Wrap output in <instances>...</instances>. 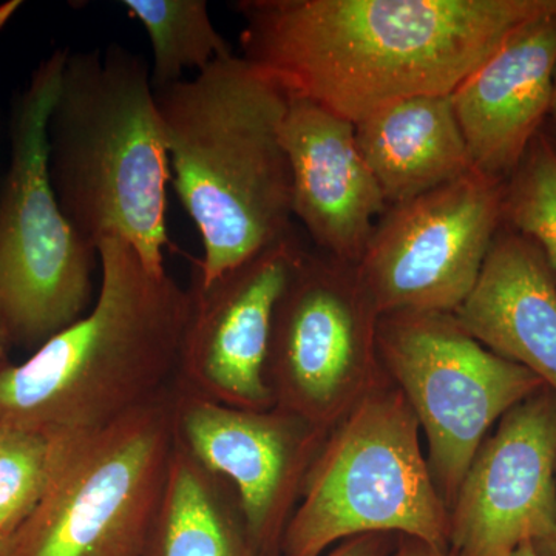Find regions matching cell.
<instances>
[{"label": "cell", "mask_w": 556, "mask_h": 556, "mask_svg": "<svg viewBox=\"0 0 556 556\" xmlns=\"http://www.w3.org/2000/svg\"><path fill=\"white\" fill-rule=\"evenodd\" d=\"M504 225L543 249L556 270V152L544 131L504 182Z\"/></svg>", "instance_id": "ffe728a7"}, {"label": "cell", "mask_w": 556, "mask_h": 556, "mask_svg": "<svg viewBox=\"0 0 556 556\" xmlns=\"http://www.w3.org/2000/svg\"><path fill=\"white\" fill-rule=\"evenodd\" d=\"M142 556H260L236 489L178 442Z\"/></svg>", "instance_id": "ac0fdd59"}, {"label": "cell", "mask_w": 556, "mask_h": 556, "mask_svg": "<svg viewBox=\"0 0 556 556\" xmlns=\"http://www.w3.org/2000/svg\"><path fill=\"white\" fill-rule=\"evenodd\" d=\"M354 129L388 206L475 170L452 94L394 102L358 121Z\"/></svg>", "instance_id": "e0dca14e"}, {"label": "cell", "mask_w": 556, "mask_h": 556, "mask_svg": "<svg viewBox=\"0 0 556 556\" xmlns=\"http://www.w3.org/2000/svg\"><path fill=\"white\" fill-rule=\"evenodd\" d=\"M508 556H540L536 554L535 547H533V544H525V546H521L517 548V551L514 552V554H510Z\"/></svg>", "instance_id": "83f0119b"}, {"label": "cell", "mask_w": 556, "mask_h": 556, "mask_svg": "<svg viewBox=\"0 0 556 556\" xmlns=\"http://www.w3.org/2000/svg\"><path fill=\"white\" fill-rule=\"evenodd\" d=\"M67 54L43 61L22 94L0 195V314L9 343L35 350L93 305L98 249L70 225L50 177L49 121Z\"/></svg>", "instance_id": "52a82bcc"}, {"label": "cell", "mask_w": 556, "mask_h": 556, "mask_svg": "<svg viewBox=\"0 0 556 556\" xmlns=\"http://www.w3.org/2000/svg\"><path fill=\"white\" fill-rule=\"evenodd\" d=\"M556 9L511 33L452 93L473 169L506 182L551 110Z\"/></svg>", "instance_id": "9a60e30c"}, {"label": "cell", "mask_w": 556, "mask_h": 556, "mask_svg": "<svg viewBox=\"0 0 556 556\" xmlns=\"http://www.w3.org/2000/svg\"><path fill=\"white\" fill-rule=\"evenodd\" d=\"M533 547L540 556H556V521L548 535L533 544Z\"/></svg>", "instance_id": "d4e9b609"}, {"label": "cell", "mask_w": 556, "mask_h": 556, "mask_svg": "<svg viewBox=\"0 0 556 556\" xmlns=\"http://www.w3.org/2000/svg\"><path fill=\"white\" fill-rule=\"evenodd\" d=\"M175 434L236 489L257 554L280 556L281 538L328 433L278 407H229L175 387Z\"/></svg>", "instance_id": "7c38bea8"}, {"label": "cell", "mask_w": 556, "mask_h": 556, "mask_svg": "<svg viewBox=\"0 0 556 556\" xmlns=\"http://www.w3.org/2000/svg\"><path fill=\"white\" fill-rule=\"evenodd\" d=\"M305 251L294 229L208 285L193 278L179 391L229 407H276L266 379L274 311Z\"/></svg>", "instance_id": "8fae6325"}, {"label": "cell", "mask_w": 556, "mask_h": 556, "mask_svg": "<svg viewBox=\"0 0 556 556\" xmlns=\"http://www.w3.org/2000/svg\"><path fill=\"white\" fill-rule=\"evenodd\" d=\"M98 258L89 313L22 364L0 365V424L49 437L87 433L174 386L189 289L152 273L126 241L102 240Z\"/></svg>", "instance_id": "3957f363"}, {"label": "cell", "mask_w": 556, "mask_h": 556, "mask_svg": "<svg viewBox=\"0 0 556 556\" xmlns=\"http://www.w3.org/2000/svg\"><path fill=\"white\" fill-rule=\"evenodd\" d=\"M14 10V7L11 5H3V7H0V24H2V22H5L7 20H9L10 17V14H11V11Z\"/></svg>", "instance_id": "f1b7e54d"}, {"label": "cell", "mask_w": 556, "mask_h": 556, "mask_svg": "<svg viewBox=\"0 0 556 556\" xmlns=\"http://www.w3.org/2000/svg\"><path fill=\"white\" fill-rule=\"evenodd\" d=\"M556 0H240L241 58L289 97L358 123L452 94Z\"/></svg>", "instance_id": "6da1fadb"}, {"label": "cell", "mask_w": 556, "mask_h": 556, "mask_svg": "<svg viewBox=\"0 0 556 556\" xmlns=\"http://www.w3.org/2000/svg\"><path fill=\"white\" fill-rule=\"evenodd\" d=\"M556 521V393L519 402L497 422L450 507L453 556H508Z\"/></svg>", "instance_id": "4fadbf2b"}, {"label": "cell", "mask_w": 556, "mask_h": 556, "mask_svg": "<svg viewBox=\"0 0 556 556\" xmlns=\"http://www.w3.org/2000/svg\"><path fill=\"white\" fill-rule=\"evenodd\" d=\"M367 533L448 548L450 510L420 447L419 422L387 376L329 430L280 556H321Z\"/></svg>", "instance_id": "5b68a950"}, {"label": "cell", "mask_w": 556, "mask_h": 556, "mask_svg": "<svg viewBox=\"0 0 556 556\" xmlns=\"http://www.w3.org/2000/svg\"><path fill=\"white\" fill-rule=\"evenodd\" d=\"M378 356L426 434L428 467L448 510L490 428L546 387L478 342L450 313L380 316Z\"/></svg>", "instance_id": "ba28073f"}, {"label": "cell", "mask_w": 556, "mask_h": 556, "mask_svg": "<svg viewBox=\"0 0 556 556\" xmlns=\"http://www.w3.org/2000/svg\"><path fill=\"white\" fill-rule=\"evenodd\" d=\"M0 556H13V535L0 533Z\"/></svg>", "instance_id": "484cf974"}, {"label": "cell", "mask_w": 556, "mask_h": 556, "mask_svg": "<svg viewBox=\"0 0 556 556\" xmlns=\"http://www.w3.org/2000/svg\"><path fill=\"white\" fill-rule=\"evenodd\" d=\"M123 7L142 25L152 46L153 89L178 83L186 70L200 73L233 54L215 28L206 0H126Z\"/></svg>", "instance_id": "d6986e66"}, {"label": "cell", "mask_w": 556, "mask_h": 556, "mask_svg": "<svg viewBox=\"0 0 556 556\" xmlns=\"http://www.w3.org/2000/svg\"><path fill=\"white\" fill-rule=\"evenodd\" d=\"M503 200L504 182L473 170L388 206L356 265L379 316L455 313L504 225Z\"/></svg>", "instance_id": "30bf717a"}, {"label": "cell", "mask_w": 556, "mask_h": 556, "mask_svg": "<svg viewBox=\"0 0 556 556\" xmlns=\"http://www.w3.org/2000/svg\"><path fill=\"white\" fill-rule=\"evenodd\" d=\"M155 98L174 188L203 241L197 278L208 285L295 229L281 144L289 97L230 54Z\"/></svg>", "instance_id": "7a4b0ae2"}, {"label": "cell", "mask_w": 556, "mask_h": 556, "mask_svg": "<svg viewBox=\"0 0 556 556\" xmlns=\"http://www.w3.org/2000/svg\"><path fill=\"white\" fill-rule=\"evenodd\" d=\"M379 317L356 265L306 249L274 311L266 379L276 407L329 433L386 376Z\"/></svg>", "instance_id": "9c48e42d"}, {"label": "cell", "mask_w": 556, "mask_h": 556, "mask_svg": "<svg viewBox=\"0 0 556 556\" xmlns=\"http://www.w3.org/2000/svg\"><path fill=\"white\" fill-rule=\"evenodd\" d=\"M543 131L544 135H546L548 141H551L552 148H554L556 152V65L554 72V90H552L551 110H548V115L546 124H544Z\"/></svg>", "instance_id": "cb8c5ba5"}, {"label": "cell", "mask_w": 556, "mask_h": 556, "mask_svg": "<svg viewBox=\"0 0 556 556\" xmlns=\"http://www.w3.org/2000/svg\"><path fill=\"white\" fill-rule=\"evenodd\" d=\"M391 556H453L445 547L433 546L416 538L399 536L397 546Z\"/></svg>", "instance_id": "603a6c76"}, {"label": "cell", "mask_w": 556, "mask_h": 556, "mask_svg": "<svg viewBox=\"0 0 556 556\" xmlns=\"http://www.w3.org/2000/svg\"><path fill=\"white\" fill-rule=\"evenodd\" d=\"M453 314L478 342L556 393V270L535 241L501 226L473 291Z\"/></svg>", "instance_id": "2e32d148"}, {"label": "cell", "mask_w": 556, "mask_h": 556, "mask_svg": "<svg viewBox=\"0 0 556 556\" xmlns=\"http://www.w3.org/2000/svg\"><path fill=\"white\" fill-rule=\"evenodd\" d=\"M394 547L391 533H367L342 541L321 556H391Z\"/></svg>", "instance_id": "7402d4cb"}, {"label": "cell", "mask_w": 556, "mask_h": 556, "mask_svg": "<svg viewBox=\"0 0 556 556\" xmlns=\"http://www.w3.org/2000/svg\"><path fill=\"white\" fill-rule=\"evenodd\" d=\"M53 438L49 484L13 556H142L175 434V387L87 433Z\"/></svg>", "instance_id": "8992f818"}, {"label": "cell", "mask_w": 556, "mask_h": 556, "mask_svg": "<svg viewBox=\"0 0 556 556\" xmlns=\"http://www.w3.org/2000/svg\"><path fill=\"white\" fill-rule=\"evenodd\" d=\"M53 438L0 424V533L13 535L49 484Z\"/></svg>", "instance_id": "44dd1931"}, {"label": "cell", "mask_w": 556, "mask_h": 556, "mask_svg": "<svg viewBox=\"0 0 556 556\" xmlns=\"http://www.w3.org/2000/svg\"><path fill=\"white\" fill-rule=\"evenodd\" d=\"M7 343H9V338H7L5 325H3L2 314H0V365L5 364L3 354H5Z\"/></svg>", "instance_id": "4316f807"}, {"label": "cell", "mask_w": 556, "mask_h": 556, "mask_svg": "<svg viewBox=\"0 0 556 556\" xmlns=\"http://www.w3.org/2000/svg\"><path fill=\"white\" fill-rule=\"evenodd\" d=\"M281 144L291 169L292 217L318 252L357 265L388 203L358 149L354 123L289 97Z\"/></svg>", "instance_id": "5bb4252c"}, {"label": "cell", "mask_w": 556, "mask_h": 556, "mask_svg": "<svg viewBox=\"0 0 556 556\" xmlns=\"http://www.w3.org/2000/svg\"><path fill=\"white\" fill-rule=\"evenodd\" d=\"M51 185L65 218L98 249L119 239L152 273L169 247V156L150 68L112 43L67 54L49 121Z\"/></svg>", "instance_id": "277c9868"}]
</instances>
